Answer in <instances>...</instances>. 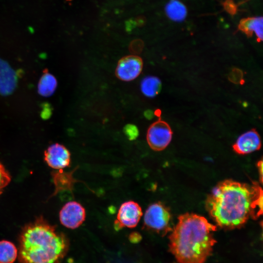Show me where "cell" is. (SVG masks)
<instances>
[{
  "mask_svg": "<svg viewBox=\"0 0 263 263\" xmlns=\"http://www.w3.org/2000/svg\"><path fill=\"white\" fill-rule=\"evenodd\" d=\"M206 206L218 226L225 229L240 228L249 218L256 219L263 214V190L257 182L248 185L225 180L208 195Z\"/></svg>",
  "mask_w": 263,
  "mask_h": 263,
  "instance_id": "1",
  "label": "cell"
},
{
  "mask_svg": "<svg viewBox=\"0 0 263 263\" xmlns=\"http://www.w3.org/2000/svg\"><path fill=\"white\" fill-rule=\"evenodd\" d=\"M169 236V250L178 263H205L217 242V226L204 217L190 213L181 215Z\"/></svg>",
  "mask_w": 263,
  "mask_h": 263,
  "instance_id": "2",
  "label": "cell"
},
{
  "mask_svg": "<svg viewBox=\"0 0 263 263\" xmlns=\"http://www.w3.org/2000/svg\"><path fill=\"white\" fill-rule=\"evenodd\" d=\"M20 263H59L68 249V241L42 217L24 226L19 237Z\"/></svg>",
  "mask_w": 263,
  "mask_h": 263,
  "instance_id": "3",
  "label": "cell"
},
{
  "mask_svg": "<svg viewBox=\"0 0 263 263\" xmlns=\"http://www.w3.org/2000/svg\"><path fill=\"white\" fill-rule=\"evenodd\" d=\"M171 221V214L168 208L161 203H155L146 210L144 227L162 235H165L172 229Z\"/></svg>",
  "mask_w": 263,
  "mask_h": 263,
  "instance_id": "4",
  "label": "cell"
},
{
  "mask_svg": "<svg viewBox=\"0 0 263 263\" xmlns=\"http://www.w3.org/2000/svg\"><path fill=\"white\" fill-rule=\"evenodd\" d=\"M172 132L168 123L160 119L153 122L148 128L147 141L155 151L164 150L171 140Z\"/></svg>",
  "mask_w": 263,
  "mask_h": 263,
  "instance_id": "5",
  "label": "cell"
},
{
  "mask_svg": "<svg viewBox=\"0 0 263 263\" xmlns=\"http://www.w3.org/2000/svg\"><path fill=\"white\" fill-rule=\"evenodd\" d=\"M142 214L141 207L136 202L132 201L124 202L120 206L118 211L114 222L115 229L120 230L125 227H135Z\"/></svg>",
  "mask_w": 263,
  "mask_h": 263,
  "instance_id": "6",
  "label": "cell"
},
{
  "mask_svg": "<svg viewBox=\"0 0 263 263\" xmlns=\"http://www.w3.org/2000/svg\"><path fill=\"white\" fill-rule=\"evenodd\" d=\"M143 63L137 56L129 55L123 57L118 62L115 75L124 81H130L137 78L142 72Z\"/></svg>",
  "mask_w": 263,
  "mask_h": 263,
  "instance_id": "7",
  "label": "cell"
},
{
  "mask_svg": "<svg viewBox=\"0 0 263 263\" xmlns=\"http://www.w3.org/2000/svg\"><path fill=\"white\" fill-rule=\"evenodd\" d=\"M59 216L60 223L63 225L69 228L75 229L85 221V209L77 202H69L62 207Z\"/></svg>",
  "mask_w": 263,
  "mask_h": 263,
  "instance_id": "8",
  "label": "cell"
},
{
  "mask_svg": "<svg viewBox=\"0 0 263 263\" xmlns=\"http://www.w3.org/2000/svg\"><path fill=\"white\" fill-rule=\"evenodd\" d=\"M44 159L52 168L62 169L70 166L71 154L65 146L55 143L50 146L45 151Z\"/></svg>",
  "mask_w": 263,
  "mask_h": 263,
  "instance_id": "9",
  "label": "cell"
},
{
  "mask_svg": "<svg viewBox=\"0 0 263 263\" xmlns=\"http://www.w3.org/2000/svg\"><path fill=\"white\" fill-rule=\"evenodd\" d=\"M261 147V140L258 132L251 130L241 134L233 146L234 151L240 154H246L257 150Z\"/></svg>",
  "mask_w": 263,
  "mask_h": 263,
  "instance_id": "10",
  "label": "cell"
},
{
  "mask_svg": "<svg viewBox=\"0 0 263 263\" xmlns=\"http://www.w3.org/2000/svg\"><path fill=\"white\" fill-rule=\"evenodd\" d=\"M263 19L262 17H248L241 20L238 28L247 36L254 33L259 42L263 40Z\"/></svg>",
  "mask_w": 263,
  "mask_h": 263,
  "instance_id": "11",
  "label": "cell"
},
{
  "mask_svg": "<svg viewBox=\"0 0 263 263\" xmlns=\"http://www.w3.org/2000/svg\"><path fill=\"white\" fill-rule=\"evenodd\" d=\"M15 85L14 72L6 63L0 59V93L9 94L13 91Z\"/></svg>",
  "mask_w": 263,
  "mask_h": 263,
  "instance_id": "12",
  "label": "cell"
},
{
  "mask_svg": "<svg viewBox=\"0 0 263 263\" xmlns=\"http://www.w3.org/2000/svg\"><path fill=\"white\" fill-rule=\"evenodd\" d=\"M75 169L76 168L70 172H64L62 169H59L53 173L56 193L63 190H72L74 184L79 182L75 179L73 175Z\"/></svg>",
  "mask_w": 263,
  "mask_h": 263,
  "instance_id": "13",
  "label": "cell"
},
{
  "mask_svg": "<svg viewBox=\"0 0 263 263\" xmlns=\"http://www.w3.org/2000/svg\"><path fill=\"white\" fill-rule=\"evenodd\" d=\"M57 85L56 78L45 69L38 83V93L44 97L50 96L55 92Z\"/></svg>",
  "mask_w": 263,
  "mask_h": 263,
  "instance_id": "14",
  "label": "cell"
},
{
  "mask_svg": "<svg viewBox=\"0 0 263 263\" xmlns=\"http://www.w3.org/2000/svg\"><path fill=\"white\" fill-rule=\"evenodd\" d=\"M165 12L170 19L176 22L182 21L187 15L185 5L179 0H170L166 5Z\"/></svg>",
  "mask_w": 263,
  "mask_h": 263,
  "instance_id": "15",
  "label": "cell"
},
{
  "mask_svg": "<svg viewBox=\"0 0 263 263\" xmlns=\"http://www.w3.org/2000/svg\"><path fill=\"white\" fill-rule=\"evenodd\" d=\"M140 89L142 94L148 97H154L161 89V81L155 76H147L141 81Z\"/></svg>",
  "mask_w": 263,
  "mask_h": 263,
  "instance_id": "16",
  "label": "cell"
},
{
  "mask_svg": "<svg viewBox=\"0 0 263 263\" xmlns=\"http://www.w3.org/2000/svg\"><path fill=\"white\" fill-rule=\"evenodd\" d=\"M18 256L15 245L7 240L0 241V263H13Z\"/></svg>",
  "mask_w": 263,
  "mask_h": 263,
  "instance_id": "17",
  "label": "cell"
},
{
  "mask_svg": "<svg viewBox=\"0 0 263 263\" xmlns=\"http://www.w3.org/2000/svg\"><path fill=\"white\" fill-rule=\"evenodd\" d=\"M11 176L3 164L0 162V195L4 188L9 184Z\"/></svg>",
  "mask_w": 263,
  "mask_h": 263,
  "instance_id": "18",
  "label": "cell"
},
{
  "mask_svg": "<svg viewBox=\"0 0 263 263\" xmlns=\"http://www.w3.org/2000/svg\"><path fill=\"white\" fill-rule=\"evenodd\" d=\"M228 78L231 82L236 84H243L244 82V74L238 68L232 69L228 75Z\"/></svg>",
  "mask_w": 263,
  "mask_h": 263,
  "instance_id": "19",
  "label": "cell"
},
{
  "mask_svg": "<svg viewBox=\"0 0 263 263\" xmlns=\"http://www.w3.org/2000/svg\"><path fill=\"white\" fill-rule=\"evenodd\" d=\"M123 132L130 140H135L139 135V130L137 126L132 124H126Z\"/></svg>",
  "mask_w": 263,
  "mask_h": 263,
  "instance_id": "20",
  "label": "cell"
},
{
  "mask_svg": "<svg viewBox=\"0 0 263 263\" xmlns=\"http://www.w3.org/2000/svg\"><path fill=\"white\" fill-rule=\"evenodd\" d=\"M129 239L131 243L135 244L141 240L142 237L139 233L133 232L130 234Z\"/></svg>",
  "mask_w": 263,
  "mask_h": 263,
  "instance_id": "21",
  "label": "cell"
},
{
  "mask_svg": "<svg viewBox=\"0 0 263 263\" xmlns=\"http://www.w3.org/2000/svg\"><path fill=\"white\" fill-rule=\"evenodd\" d=\"M258 167L259 169V175H260V180L261 182H263V161H259L258 163Z\"/></svg>",
  "mask_w": 263,
  "mask_h": 263,
  "instance_id": "22",
  "label": "cell"
},
{
  "mask_svg": "<svg viewBox=\"0 0 263 263\" xmlns=\"http://www.w3.org/2000/svg\"><path fill=\"white\" fill-rule=\"evenodd\" d=\"M144 114L146 118L151 119L153 118L155 113L150 110H148L144 112Z\"/></svg>",
  "mask_w": 263,
  "mask_h": 263,
  "instance_id": "23",
  "label": "cell"
},
{
  "mask_svg": "<svg viewBox=\"0 0 263 263\" xmlns=\"http://www.w3.org/2000/svg\"><path fill=\"white\" fill-rule=\"evenodd\" d=\"M28 31L32 34L34 33V29L33 27H31V26H29L28 27Z\"/></svg>",
  "mask_w": 263,
  "mask_h": 263,
  "instance_id": "24",
  "label": "cell"
},
{
  "mask_svg": "<svg viewBox=\"0 0 263 263\" xmlns=\"http://www.w3.org/2000/svg\"></svg>",
  "mask_w": 263,
  "mask_h": 263,
  "instance_id": "25",
  "label": "cell"
},
{
  "mask_svg": "<svg viewBox=\"0 0 263 263\" xmlns=\"http://www.w3.org/2000/svg\"></svg>",
  "mask_w": 263,
  "mask_h": 263,
  "instance_id": "26",
  "label": "cell"
}]
</instances>
